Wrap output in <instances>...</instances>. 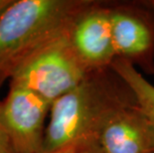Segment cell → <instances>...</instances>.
I'll return each instance as SVG.
<instances>
[{
	"mask_svg": "<svg viewBox=\"0 0 154 153\" xmlns=\"http://www.w3.org/2000/svg\"><path fill=\"white\" fill-rule=\"evenodd\" d=\"M51 105L31 90L10 84L1 118L12 153H42Z\"/></svg>",
	"mask_w": 154,
	"mask_h": 153,
	"instance_id": "obj_5",
	"label": "cell"
},
{
	"mask_svg": "<svg viewBox=\"0 0 154 153\" xmlns=\"http://www.w3.org/2000/svg\"><path fill=\"white\" fill-rule=\"evenodd\" d=\"M0 152L2 153H12L10 144H9V140L6 134L4 125L2 122L1 118V103H0Z\"/></svg>",
	"mask_w": 154,
	"mask_h": 153,
	"instance_id": "obj_10",
	"label": "cell"
},
{
	"mask_svg": "<svg viewBox=\"0 0 154 153\" xmlns=\"http://www.w3.org/2000/svg\"><path fill=\"white\" fill-rule=\"evenodd\" d=\"M134 103V94L112 70L93 72L52 103L42 153H55L78 143H96L107 120Z\"/></svg>",
	"mask_w": 154,
	"mask_h": 153,
	"instance_id": "obj_1",
	"label": "cell"
},
{
	"mask_svg": "<svg viewBox=\"0 0 154 153\" xmlns=\"http://www.w3.org/2000/svg\"><path fill=\"white\" fill-rule=\"evenodd\" d=\"M94 0H13L0 17V84L29 56L68 30Z\"/></svg>",
	"mask_w": 154,
	"mask_h": 153,
	"instance_id": "obj_2",
	"label": "cell"
},
{
	"mask_svg": "<svg viewBox=\"0 0 154 153\" xmlns=\"http://www.w3.org/2000/svg\"><path fill=\"white\" fill-rule=\"evenodd\" d=\"M110 69L127 84L136 103L154 126V86L128 62L116 59Z\"/></svg>",
	"mask_w": 154,
	"mask_h": 153,
	"instance_id": "obj_8",
	"label": "cell"
},
{
	"mask_svg": "<svg viewBox=\"0 0 154 153\" xmlns=\"http://www.w3.org/2000/svg\"><path fill=\"white\" fill-rule=\"evenodd\" d=\"M0 153H2V152H0Z\"/></svg>",
	"mask_w": 154,
	"mask_h": 153,
	"instance_id": "obj_12",
	"label": "cell"
},
{
	"mask_svg": "<svg viewBox=\"0 0 154 153\" xmlns=\"http://www.w3.org/2000/svg\"><path fill=\"white\" fill-rule=\"evenodd\" d=\"M69 28L23 62L13 72L10 84L31 90L52 103L83 82L91 73L72 47Z\"/></svg>",
	"mask_w": 154,
	"mask_h": 153,
	"instance_id": "obj_3",
	"label": "cell"
},
{
	"mask_svg": "<svg viewBox=\"0 0 154 153\" xmlns=\"http://www.w3.org/2000/svg\"><path fill=\"white\" fill-rule=\"evenodd\" d=\"M55 153H97L96 143H78L68 146Z\"/></svg>",
	"mask_w": 154,
	"mask_h": 153,
	"instance_id": "obj_9",
	"label": "cell"
},
{
	"mask_svg": "<svg viewBox=\"0 0 154 153\" xmlns=\"http://www.w3.org/2000/svg\"><path fill=\"white\" fill-rule=\"evenodd\" d=\"M96 144L97 153H154V126L134 103L107 120Z\"/></svg>",
	"mask_w": 154,
	"mask_h": 153,
	"instance_id": "obj_7",
	"label": "cell"
},
{
	"mask_svg": "<svg viewBox=\"0 0 154 153\" xmlns=\"http://www.w3.org/2000/svg\"><path fill=\"white\" fill-rule=\"evenodd\" d=\"M109 4L94 0L69 28L72 47L88 73L110 69L116 59Z\"/></svg>",
	"mask_w": 154,
	"mask_h": 153,
	"instance_id": "obj_6",
	"label": "cell"
},
{
	"mask_svg": "<svg viewBox=\"0 0 154 153\" xmlns=\"http://www.w3.org/2000/svg\"><path fill=\"white\" fill-rule=\"evenodd\" d=\"M116 59L154 76V1L110 2Z\"/></svg>",
	"mask_w": 154,
	"mask_h": 153,
	"instance_id": "obj_4",
	"label": "cell"
},
{
	"mask_svg": "<svg viewBox=\"0 0 154 153\" xmlns=\"http://www.w3.org/2000/svg\"><path fill=\"white\" fill-rule=\"evenodd\" d=\"M13 0H0V17L4 13V11L7 9V7L11 4Z\"/></svg>",
	"mask_w": 154,
	"mask_h": 153,
	"instance_id": "obj_11",
	"label": "cell"
}]
</instances>
